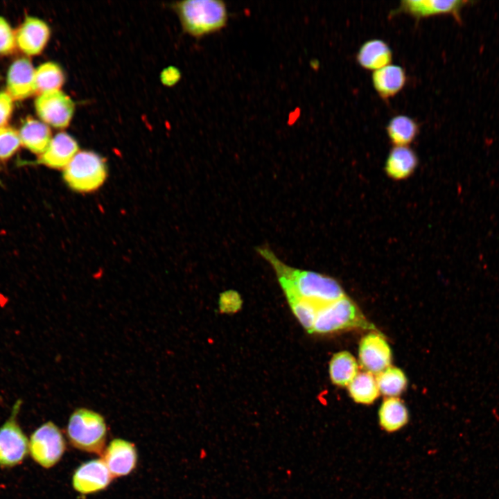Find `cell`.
Here are the masks:
<instances>
[{
    "mask_svg": "<svg viewBox=\"0 0 499 499\" xmlns=\"http://www.w3.org/2000/svg\"><path fill=\"white\" fill-rule=\"evenodd\" d=\"M101 455L113 478L130 474L137 466V448L133 443L123 439H112Z\"/></svg>",
    "mask_w": 499,
    "mask_h": 499,
    "instance_id": "obj_12",
    "label": "cell"
},
{
    "mask_svg": "<svg viewBox=\"0 0 499 499\" xmlns=\"http://www.w3.org/2000/svg\"><path fill=\"white\" fill-rule=\"evenodd\" d=\"M351 328L376 330L366 319L355 303L344 295L319 308L313 332L327 333Z\"/></svg>",
    "mask_w": 499,
    "mask_h": 499,
    "instance_id": "obj_5",
    "label": "cell"
},
{
    "mask_svg": "<svg viewBox=\"0 0 499 499\" xmlns=\"http://www.w3.org/2000/svg\"><path fill=\"white\" fill-rule=\"evenodd\" d=\"M66 449L64 436L52 421L39 426L28 440V453L39 465L49 469L57 464Z\"/></svg>",
    "mask_w": 499,
    "mask_h": 499,
    "instance_id": "obj_6",
    "label": "cell"
},
{
    "mask_svg": "<svg viewBox=\"0 0 499 499\" xmlns=\"http://www.w3.org/2000/svg\"><path fill=\"white\" fill-rule=\"evenodd\" d=\"M242 301L240 295L234 291L223 292L219 299V308L221 312L231 313L236 312L241 307Z\"/></svg>",
    "mask_w": 499,
    "mask_h": 499,
    "instance_id": "obj_29",
    "label": "cell"
},
{
    "mask_svg": "<svg viewBox=\"0 0 499 499\" xmlns=\"http://www.w3.org/2000/svg\"><path fill=\"white\" fill-rule=\"evenodd\" d=\"M35 70L31 61L19 58L10 65L6 76L7 92L13 100H21L35 94Z\"/></svg>",
    "mask_w": 499,
    "mask_h": 499,
    "instance_id": "obj_14",
    "label": "cell"
},
{
    "mask_svg": "<svg viewBox=\"0 0 499 499\" xmlns=\"http://www.w3.org/2000/svg\"><path fill=\"white\" fill-rule=\"evenodd\" d=\"M13 110V99L6 91H0V127L6 125Z\"/></svg>",
    "mask_w": 499,
    "mask_h": 499,
    "instance_id": "obj_30",
    "label": "cell"
},
{
    "mask_svg": "<svg viewBox=\"0 0 499 499\" xmlns=\"http://www.w3.org/2000/svg\"><path fill=\"white\" fill-rule=\"evenodd\" d=\"M392 51L389 45L379 39L369 40L360 47L356 60L359 65L374 71L391 63Z\"/></svg>",
    "mask_w": 499,
    "mask_h": 499,
    "instance_id": "obj_18",
    "label": "cell"
},
{
    "mask_svg": "<svg viewBox=\"0 0 499 499\" xmlns=\"http://www.w3.org/2000/svg\"><path fill=\"white\" fill-rule=\"evenodd\" d=\"M78 152L76 140L66 132H59L52 137L37 162L49 168L64 169Z\"/></svg>",
    "mask_w": 499,
    "mask_h": 499,
    "instance_id": "obj_15",
    "label": "cell"
},
{
    "mask_svg": "<svg viewBox=\"0 0 499 499\" xmlns=\"http://www.w3.org/2000/svg\"><path fill=\"white\" fill-rule=\"evenodd\" d=\"M173 7L184 32L196 38L219 32L228 22L227 5L221 0H186Z\"/></svg>",
    "mask_w": 499,
    "mask_h": 499,
    "instance_id": "obj_2",
    "label": "cell"
},
{
    "mask_svg": "<svg viewBox=\"0 0 499 499\" xmlns=\"http://www.w3.org/2000/svg\"><path fill=\"white\" fill-rule=\"evenodd\" d=\"M18 132L21 143L30 152L40 155L45 151L52 139L49 125L30 116L24 119Z\"/></svg>",
    "mask_w": 499,
    "mask_h": 499,
    "instance_id": "obj_17",
    "label": "cell"
},
{
    "mask_svg": "<svg viewBox=\"0 0 499 499\" xmlns=\"http://www.w3.org/2000/svg\"><path fill=\"white\" fill-rule=\"evenodd\" d=\"M359 360L362 367L372 374L378 375L390 366L392 351L382 335L370 333L360 341Z\"/></svg>",
    "mask_w": 499,
    "mask_h": 499,
    "instance_id": "obj_10",
    "label": "cell"
},
{
    "mask_svg": "<svg viewBox=\"0 0 499 499\" xmlns=\"http://www.w3.org/2000/svg\"><path fill=\"white\" fill-rule=\"evenodd\" d=\"M372 85L377 94L383 99L397 94L405 86L406 74L399 65L389 64L374 71L371 75Z\"/></svg>",
    "mask_w": 499,
    "mask_h": 499,
    "instance_id": "obj_16",
    "label": "cell"
},
{
    "mask_svg": "<svg viewBox=\"0 0 499 499\" xmlns=\"http://www.w3.org/2000/svg\"><path fill=\"white\" fill-rule=\"evenodd\" d=\"M64 82V74L61 67L53 62H46L35 70V94L59 90Z\"/></svg>",
    "mask_w": 499,
    "mask_h": 499,
    "instance_id": "obj_23",
    "label": "cell"
},
{
    "mask_svg": "<svg viewBox=\"0 0 499 499\" xmlns=\"http://www.w3.org/2000/svg\"><path fill=\"white\" fill-rule=\"evenodd\" d=\"M21 405L18 399L7 421L0 427V466L12 467L19 464L28 453V439L20 428L17 417Z\"/></svg>",
    "mask_w": 499,
    "mask_h": 499,
    "instance_id": "obj_7",
    "label": "cell"
},
{
    "mask_svg": "<svg viewBox=\"0 0 499 499\" xmlns=\"http://www.w3.org/2000/svg\"><path fill=\"white\" fill-rule=\"evenodd\" d=\"M386 130L392 143L399 146H407L417 137L419 126L411 117L399 114L389 121Z\"/></svg>",
    "mask_w": 499,
    "mask_h": 499,
    "instance_id": "obj_22",
    "label": "cell"
},
{
    "mask_svg": "<svg viewBox=\"0 0 499 499\" xmlns=\"http://www.w3.org/2000/svg\"><path fill=\"white\" fill-rule=\"evenodd\" d=\"M257 251L272 266L285 295H295L319 308L344 296L341 286L333 279L290 267L265 246L258 247Z\"/></svg>",
    "mask_w": 499,
    "mask_h": 499,
    "instance_id": "obj_1",
    "label": "cell"
},
{
    "mask_svg": "<svg viewBox=\"0 0 499 499\" xmlns=\"http://www.w3.org/2000/svg\"><path fill=\"white\" fill-rule=\"evenodd\" d=\"M67 436L71 445L80 450L102 455L107 427L104 417L92 410L80 408L70 415Z\"/></svg>",
    "mask_w": 499,
    "mask_h": 499,
    "instance_id": "obj_3",
    "label": "cell"
},
{
    "mask_svg": "<svg viewBox=\"0 0 499 499\" xmlns=\"http://www.w3.org/2000/svg\"><path fill=\"white\" fill-rule=\"evenodd\" d=\"M408 420V411L402 401L396 397L383 401L378 410L379 424L383 430L396 432L404 427Z\"/></svg>",
    "mask_w": 499,
    "mask_h": 499,
    "instance_id": "obj_20",
    "label": "cell"
},
{
    "mask_svg": "<svg viewBox=\"0 0 499 499\" xmlns=\"http://www.w3.org/2000/svg\"><path fill=\"white\" fill-rule=\"evenodd\" d=\"M376 383L383 395L396 397L402 394L407 387V378L404 373L399 368L389 367L376 375Z\"/></svg>",
    "mask_w": 499,
    "mask_h": 499,
    "instance_id": "obj_25",
    "label": "cell"
},
{
    "mask_svg": "<svg viewBox=\"0 0 499 499\" xmlns=\"http://www.w3.org/2000/svg\"><path fill=\"white\" fill-rule=\"evenodd\" d=\"M348 389L355 402L365 405L374 403L380 392L373 374L367 371L358 373L349 384Z\"/></svg>",
    "mask_w": 499,
    "mask_h": 499,
    "instance_id": "obj_24",
    "label": "cell"
},
{
    "mask_svg": "<svg viewBox=\"0 0 499 499\" xmlns=\"http://www.w3.org/2000/svg\"><path fill=\"white\" fill-rule=\"evenodd\" d=\"M34 103L42 121L57 128H67L75 110L73 100L60 89L37 95Z\"/></svg>",
    "mask_w": 499,
    "mask_h": 499,
    "instance_id": "obj_8",
    "label": "cell"
},
{
    "mask_svg": "<svg viewBox=\"0 0 499 499\" xmlns=\"http://www.w3.org/2000/svg\"><path fill=\"white\" fill-rule=\"evenodd\" d=\"M358 367L354 357L348 351L333 355L329 364V374L333 384L344 387L349 385L358 374Z\"/></svg>",
    "mask_w": 499,
    "mask_h": 499,
    "instance_id": "obj_21",
    "label": "cell"
},
{
    "mask_svg": "<svg viewBox=\"0 0 499 499\" xmlns=\"http://www.w3.org/2000/svg\"><path fill=\"white\" fill-rule=\"evenodd\" d=\"M113 478L102 459L82 463L72 475V486L80 494H91L107 488Z\"/></svg>",
    "mask_w": 499,
    "mask_h": 499,
    "instance_id": "obj_11",
    "label": "cell"
},
{
    "mask_svg": "<svg viewBox=\"0 0 499 499\" xmlns=\"http://www.w3.org/2000/svg\"><path fill=\"white\" fill-rule=\"evenodd\" d=\"M15 46V33L8 21L0 16V54L10 53Z\"/></svg>",
    "mask_w": 499,
    "mask_h": 499,
    "instance_id": "obj_28",
    "label": "cell"
},
{
    "mask_svg": "<svg viewBox=\"0 0 499 499\" xmlns=\"http://www.w3.org/2000/svg\"><path fill=\"white\" fill-rule=\"evenodd\" d=\"M50 37L48 24L42 19L26 16L15 33L16 45L30 55L40 53Z\"/></svg>",
    "mask_w": 499,
    "mask_h": 499,
    "instance_id": "obj_13",
    "label": "cell"
},
{
    "mask_svg": "<svg viewBox=\"0 0 499 499\" xmlns=\"http://www.w3.org/2000/svg\"><path fill=\"white\" fill-rule=\"evenodd\" d=\"M19 132L12 127H0V159L10 158L21 145Z\"/></svg>",
    "mask_w": 499,
    "mask_h": 499,
    "instance_id": "obj_27",
    "label": "cell"
},
{
    "mask_svg": "<svg viewBox=\"0 0 499 499\" xmlns=\"http://www.w3.org/2000/svg\"><path fill=\"white\" fill-rule=\"evenodd\" d=\"M107 168L104 159L95 152L79 151L63 169L67 186L78 193H90L105 182Z\"/></svg>",
    "mask_w": 499,
    "mask_h": 499,
    "instance_id": "obj_4",
    "label": "cell"
},
{
    "mask_svg": "<svg viewBox=\"0 0 499 499\" xmlns=\"http://www.w3.org/2000/svg\"><path fill=\"white\" fill-rule=\"evenodd\" d=\"M472 3L465 0H403L392 13L403 12L417 19L449 14L459 22L462 10Z\"/></svg>",
    "mask_w": 499,
    "mask_h": 499,
    "instance_id": "obj_9",
    "label": "cell"
},
{
    "mask_svg": "<svg viewBox=\"0 0 499 499\" xmlns=\"http://www.w3.org/2000/svg\"><path fill=\"white\" fill-rule=\"evenodd\" d=\"M286 296L294 315L302 326L308 333H313L314 323L319 307L295 295H286Z\"/></svg>",
    "mask_w": 499,
    "mask_h": 499,
    "instance_id": "obj_26",
    "label": "cell"
},
{
    "mask_svg": "<svg viewBox=\"0 0 499 499\" xmlns=\"http://www.w3.org/2000/svg\"><path fill=\"white\" fill-rule=\"evenodd\" d=\"M161 77L164 84L171 86L179 81L181 75L180 71L177 68L170 67L162 71Z\"/></svg>",
    "mask_w": 499,
    "mask_h": 499,
    "instance_id": "obj_31",
    "label": "cell"
},
{
    "mask_svg": "<svg viewBox=\"0 0 499 499\" xmlns=\"http://www.w3.org/2000/svg\"><path fill=\"white\" fill-rule=\"evenodd\" d=\"M417 163V157L410 148L396 146L388 155L385 170L390 177L403 180L414 171Z\"/></svg>",
    "mask_w": 499,
    "mask_h": 499,
    "instance_id": "obj_19",
    "label": "cell"
}]
</instances>
